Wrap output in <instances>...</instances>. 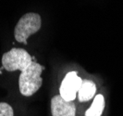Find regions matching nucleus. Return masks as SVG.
Segmentation results:
<instances>
[{
  "instance_id": "0eeeda50",
  "label": "nucleus",
  "mask_w": 123,
  "mask_h": 116,
  "mask_svg": "<svg viewBox=\"0 0 123 116\" xmlns=\"http://www.w3.org/2000/svg\"><path fill=\"white\" fill-rule=\"evenodd\" d=\"M105 109V98L103 95L98 94L96 95L92 105L86 110L85 116H101Z\"/></svg>"
},
{
  "instance_id": "f257e3e1",
  "label": "nucleus",
  "mask_w": 123,
  "mask_h": 116,
  "mask_svg": "<svg viewBox=\"0 0 123 116\" xmlns=\"http://www.w3.org/2000/svg\"><path fill=\"white\" fill-rule=\"evenodd\" d=\"M43 67L38 62L32 61L31 64L21 72L18 79V88L22 96L31 97L36 93L43 84L41 74Z\"/></svg>"
},
{
  "instance_id": "39448f33",
  "label": "nucleus",
  "mask_w": 123,
  "mask_h": 116,
  "mask_svg": "<svg viewBox=\"0 0 123 116\" xmlns=\"http://www.w3.org/2000/svg\"><path fill=\"white\" fill-rule=\"evenodd\" d=\"M52 116H76V106L73 101H68L60 95H56L51 99Z\"/></svg>"
},
{
  "instance_id": "423d86ee",
  "label": "nucleus",
  "mask_w": 123,
  "mask_h": 116,
  "mask_svg": "<svg viewBox=\"0 0 123 116\" xmlns=\"http://www.w3.org/2000/svg\"><path fill=\"white\" fill-rule=\"evenodd\" d=\"M96 93V85L91 80H82V84L78 92V98L80 102H86L91 100Z\"/></svg>"
},
{
  "instance_id": "6e6552de",
  "label": "nucleus",
  "mask_w": 123,
  "mask_h": 116,
  "mask_svg": "<svg viewBox=\"0 0 123 116\" xmlns=\"http://www.w3.org/2000/svg\"><path fill=\"white\" fill-rule=\"evenodd\" d=\"M0 116H14L12 107L6 102H0Z\"/></svg>"
},
{
  "instance_id": "20e7f679",
  "label": "nucleus",
  "mask_w": 123,
  "mask_h": 116,
  "mask_svg": "<svg viewBox=\"0 0 123 116\" xmlns=\"http://www.w3.org/2000/svg\"><path fill=\"white\" fill-rule=\"evenodd\" d=\"M81 84L82 79L78 76L77 72H69L62 80L59 87V95L68 101H74Z\"/></svg>"
},
{
  "instance_id": "f03ea898",
  "label": "nucleus",
  "mask_w": 123,
  "mask_h": 116,
  "mask_svg": "<svg viewBox=\"0 0 123 116\" xmlns=\"http://www.w3.org/2000/svg\"><path fill=\"white\" fill-rule=\"evenodd\" d=\"M42 25V20L39 14L29 12L24 14L19 19L15 26L14 35L18 43L27 44V39L40 30Z\"/></svg>"
},
{
  "instance_id": "7ed1b4c3",
  "label": "nucleus",
  "mask_w": 123,
  "mask_h": 116,
  "mask_svg": "<svg viewBox=\"0 0 123 116\" xmlns=\"http://www.w3.org/2000/svg\"><path fill=\"white\" fill-rule=\"evenodd\" d=\"M31 62V55L23 48H12L2 56V65L7 72H23Z\"/></svg>"
}]
</instances>
